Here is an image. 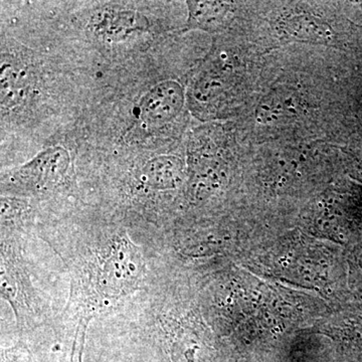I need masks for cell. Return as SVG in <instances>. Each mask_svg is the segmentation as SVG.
Segmentation results:
<instances>
[{"mask_svg":"<svg viewBox=\"0 0 362 362\" xmlns=\"http://www.w3.org/2000/svg\"><path fill=\"white\" fill-rule=\"evenodd\" d=\"M142 276V259L132 244L122 238L112 247L109 258L105 262L100 283L109 294L131 291Z\"/></svg>","mask_w":362,"mask_h":362,"instance_id":"obj_1","label":"cell"},{"mask_svg":"<svg viewBox=\"0 0 362 362\" xmlns=\"http://www.w3.org/2000/svg\"><path fill=\"white\" fill-rule=\"evenodd\" d=\"M70 166V156L62 147L42 152L13 173L14 183L28 189H47L63 180Z\"/></svg>","mask_w":362,"mask_h":362,"instance_id":"obj_2","label":"cell"},{"mask_svg":"<svg viewBox=\"0 0 362 362\" xmlns=\"http://www.w3.org/2000/svg\"><path fill=\"white\" fill-rule=\"evenodd\" d=\"M185 95L175 81H164L151 88L138 105V117L149 125H162L173 120L182 110Z\"/></svg>","mask_w":362,"mask_h":362,"instance_id":"obj_3","label":"cell"},{"mask_svg":"<svg viewBox=\"0 0 362 362\" xmlns=\"http://www.w3.org/2000/svg\"><path fill=\"white\" fill-rule=\"evenodd\" d=\"M148 28L142 14L132 11H107L97 14L93 21L94 32L106 40H125Z\"/></svg>","mask_w":362,"mask_h":362,"instance_id":"obj_4","label":"cell"},{"mask_svg":"<svg viewBox=\"0 0 362 362\" xmlns=\"http://www.w3.org/2000/svg\"><path fill=\"white\" fill-rule=\"evenodd\" d=\"M279 33L295 42H327L332 37L328 23L306 13L283 16L278 23Z\"/></svg>","mask_w":362,"mask_h":362,"instance_id":"obj_5","label":"cell"},{"mask_svg":"<svg viewBox=\"0 0 362 362\" xmlns=\"http://www.w3.org/2000/svg\"><path fill=\"white\" fill-rule=\"evenodd\" d=\"M187 26L207 33H218L226 28L233 14L230 2L187 1Z\"/></svg>","mask_w":362,"mask_h":362,"instance_id":"obj_6","label":"cell"},{"mask_svg":"<svg viewBox=\"0 0 362 362\" xmlns=\"http://www.w3.org/2000/svg\"><path fill=\"white\" fill-rule=\"evenodd\" d=\"M299 98L288 89H278L267 95L257 107L256 117L264 125L287 122L294 118L300 110Z\"/></svg>","mask_w":362,"mask_h":362,"instance_id":"obj_7","label":"cell"},{"mask_svg":"<svg viewBox=\"0 0 362 362\" xmlns=\"http://www.w3.org/2000/svg\"><path fill=\"white\" fill-rule=\"evenodd\" d=\"M183 162L177 156H158L145 164L141 178L145 185L156 189L175 187L183 175Z\"/></svg>","mask_w":362,"mask_h":362,"instance_id":"obj_8","label":"cell"}]
</instances>
